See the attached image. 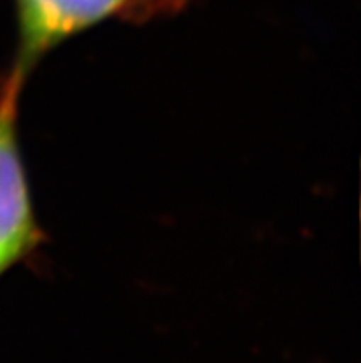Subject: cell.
I'll return each mask as SVG.
<instances>
[{
  "label": "cell",
  "mask_w": 361,
  "mask_h": 363,
  "mask_svg": "<svg viewBox=\"0 0 361 363\" xmlns=\"http://www.w3.org/2000/svg\"><path fill=\"white\" fill-rule=\"evenodd\" d=\"M24 72L13 70L0 94V272L17 264L39 240L32 196L17 138L18 94Z\"/></svg>",
  "instance_id": "6da1fadb"
},
{
  "label": "cell",
  "mask_w": 361,
  "mask_h": 363,
  "mask_svg": "<svg viewBox=\"0 0 361 363\" xmlns=\"http://www.w3.org/2000/svg\"><path fill=\"white\" fill-rule=\"evenodd\" d=\"M0 273H2V272H0Z\"/></svg>",
  "instance_id": "3957f363"
},
{
  "label": "cell",
  "mask_w": 361,
  "mask_h": 363,
  "mask_svg": "<svg viewBox=\"0 0 361 363\" xmlns=\"http://www.w3.org/2000/svg\"><path fill=\"white\" fill-rule=\"evenodd\" d=\"M131 0H17L21 55L17 69L26 70L45 52L74 33L120 13Z\"/></svg>",
  "instance_id": "7a4b0ae2"
}]
</instances>
